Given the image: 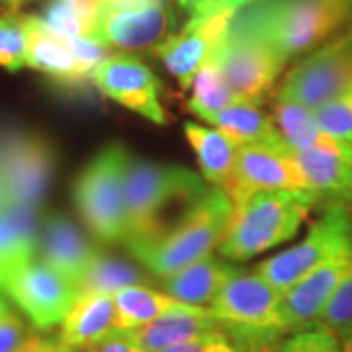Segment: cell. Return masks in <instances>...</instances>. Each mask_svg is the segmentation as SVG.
<instances>
[{
	"mask_svg": "<svg viewBox=\"0 0 352 352\" xmlns=\"http://www.w3.org/2000/svg\"><path fill=\"white\" fill-rule=\"evenodd\" d=\"M352 28V0H256L235 14L226 38L268 43L288 63Z\"/></svg>",
	"mask_w": 352,
	"mask_h": 352,
	"instance_id": "obj_1",
	"label": "cell"
},
{
	"mask_svg": "<svg viewBox=\"0 0 352 352\" xmlns=\"http://www.w3.org/2000/svg\"><path fill=\"white\" fill-rule=\"evenodd\" d=\"M233 204L223 188H210L184 214L147 239L129 241L127 251L153 276L168 278L212 254L226 233Z\"/></svg>",
	"mask_w": 352,
	"mask_h": 352,
	"instance_id": "obj_2",
	"label": "cell"
},
{
	"mask_svg": "<svg viewBox=\"0 0 352 352\" xmlns=\"http://www.w3.org/2000/svg\"><path fill=\"white\" fill-rule=\"evenodd\" d=\"M210 190L194 170L133 159L126 168L127 241L147 239L184 214Z\"/></svg>",
	"mask_w": 352,
	"mask_h": 352,
	"instance_id": "obj_3",
	"label": "cell"
},
{
	"mask_svg": "<svg viewBox=\"0 0 352 352\" xmlns=\"http://www.w3.org/2000/svg\"><path fill=\"white\" fill-rule=\"evenodd\" d=\"M319 201L311 190L261 192L233 208L219 254L233 263L249 261L298 235L305 217Z\"/></svg>",
	"mask_w": 352,
	"mask_h": 352,
	"instance_id": "obj_4",
	"label": "cell"
},
{
	"mask_svg": "<svg viewBox=\"0 0 352 352\" xmlns=\"http://www.w3.org/2000/svg\"><path fill=\"white\" fill-rule=\"evenodd\" d=\"M126 145L113 141L102 147L76 176L73 198L80 217L96 239L126 243V168L129 163Z\"/></svg>",
	"mask_w": 352,
	"mask_h": 352,
	"instance_id": "obj_5",
	"label": "cell"
},
{
	"mask_svg": "<svg viewBox=\"0 0 352 352\" xmlns=\"http://www.w3.org/2000/svg\"><path fill=\"white\" fill-rule=\"evenodd\" d=\"M340 252H352V204H327L307 235L254 268L278 294H286L305 274Z\"/></svg>",
	"mask_w": 352,
	"mask_h": 352,
	"instance_id": "obj_6",
	"label": "cell"
},
{
	"mask_svg": "<svg viewBox=\"0 0 352 352\" xmlns=\"http://www.w3.org/2000/svg\"><path fill=\"white\" fill-rule=\"evenodd\" d=\"M349 92H352V28L294 65L276 96L315 112Z\"/></svg>",
	"mask_w": 352,
	"mask_h": 352,
	"instance_id": "obj_7",
	"label": "cell"
},
{
	"mask_svg": "<svg viewBox=\"0 0 352 352\" xmlns=\"http://www.w3.org/2000/svg\"><path fill=\"white\" fill-rule=\"evenodd\" d=\"M55 173V151L41 135L10 131L0 135V175L8 208L36 214Z\"/></svg>",
	"mask_w": 352,
	"mask_h": 352,
	"instance_id": "obj_8",
	"label": "cell"
},
{
	"mask_svg": "<svg viewBox=\"0 0 352 352\" xmlns=\"http://www.w3.org/2000/svg\"><path fill=\"white\" fill-rule=\"evenodd\" d=\"M2 288L30 323L41 331L63 323L78 298L75 284L41 261H30L6 274Z\"/></svg>",
	"mask_w": 352,
	"mask_h": 352,
	"instance_id": "obj_9",
	"label": "cell"
},
{
	"mask_svg": "<svg viewBox=\"0 0 352 352\" xmlns=\"http://www.w3.org/2000/svg\"><path fill=\"white\" fill-rule=\"evenodd\" d=\"M214 59L237 102L261 104L274 88L286 61L268 43L254 38H226Z\"/></svg>",
	"mask_w": 352,
	"mask_h": 352,
	"instance_id": "obj_10",
	"label": "cell"
},
{
	"mask_svg": "<svg viewBox=\"0 0 352 352\" xmlns=\"http://www.w3.org/2000/svg\"><path fill=\"white\" fill-rule=\"evenodd\" d=\"M223 190L235 208L261 192L307 190V184L289 147L243 145Z\"/></svg>",
	"mask_w": 352,
	"mask_h": 352,
	"instance_id": "obj_11",
	"label": "cell"
},
{
	"mask_svg": "<svg viewBox=\"0 0 352 352\" xmlns=\"http://www.w3.org/2000/svg\"><path fill=\"white\" fill-rule=\"evenodd\" d=\"M92 80L104 96L127 110L151 120L153 124H166V113L161 104V82L151 67L138 57L126 53L110 55L94 71Z\"/></svg>",
	"mask_w": 352,
	"mask_h": 352,
	"instance_id": "obj_12",
	"label": "cell"
},
{
	"mask_svg": "<svg viewBox=\"0 0 352 352\" xmlns=\"http://www.w3.org/2000/svg\"><path fill=\"white\" fill-rule=\"evenodd\" d=\"M170 28L173 16L163 0L127 8L102 4L94 39L116 50H149L168 38Z\"/></svg>",
	"mask_w": 352,
	"mask_h": 352,
	"instance_id": "obj_13",
	"label": "cell"
},
{
	"mask_svg": "<svg viewBox=\"0 0 352 352\" xmlns=\"http://www.w3.org/2000/svg\"><path fill=\"white\" fill-rule=\"evenodd\" d=\"M351 270L352 252H340L305 274L286 294H282L278 307L282 331L298 333L314 327L331 296Z\"/></svg>",
	"mask_w": 352,
	"mask_h": 352,
	"instance_id": "obj_14",
	"label": "cell"
},
{
	"mask_svg": "<svg viewBox=\"0 0 352 352\" xmlns=\"http://www.w3.org/2000/svg\"><path fill=\"white\" fill-rule=\"evenodd\" d=\"M38 251L39 261L73 282L76 289L90 264L102 252L88 239L87 233H82V229L63 214L43 217L38 229Z\"/></svg>",
	"mask_w": 352,
	"mask_h": 352,
	"instance_id": "obj_15",
	"label": "cell"
},
{
	"mask_svg": "<svg viewBox=\"0 0 352 352\" xmlns=\"http://www.w3.org/2000/svg\"><path fill=\"white\" fill-rule=\"evenodd\" d=\"M307 190L327 204H352V145L329 135L309 151L294 153Z\"/></svg>",
	"mask_w": 352,
	"mask_h": 352,
	"instance_id": "obj_16",
	"label": "cell"
},
{
	"mask_svg": "<svg viewBox=\"0 0 352 352\" xmlns=\"http://www.w3.org/2000/svg\"><path fill=\"white\" fill-rule=\"evenodd\" d=\"M113 331H118L113 296L80 294L61 323L59 342L65 351L92 349Z\"/></svg>",
	"mask_w": 352,
	"mask_h": 352,
	"instance_id": "obj_17",
	"label": "cell"
},
{
	"mask_svg": "<svg viewBox=\"0 0 352 352\" xmlns=\"http://www.w3.org/2000/svg\"><path fill=\"white\" fill-rule=\"evenodd\" d=\"M217 331H221V325L210 307L192 305L188 309L164 315L129 333L145 352H161Z\"/></svg>",
	"mask_w": 352,
	"mask_h": 352,
	"instance_id": "obj_18",
	"label": "cell"
},
{
	"mask_svg": "<svg viewBox=\"0 0 352 352\" xmlns=\"http://www.w3.org/2000/svg\"><path fill=\"white\" fill-rule=\"evenodd\" d=\"M25 28H28V55H25L28 67L51 76L53 80L65 87L76 88L87 85L90 78L82 73L73 53L65 45L63 39L45 28L39 16H25Z\"/></svg>",
	"mask_w": 352,
	"mask_h": 352,
	"instance_id": "obj_19",
	"label": "cell"
},
{
	"mask_svg": "<svg viewBox=\"0 0 352 352\" xmlns=\"http://www.w3.org/2000/svg\"><path fill=\"white\" fill-rule=\"evenodd\" d=\"M239 272L237 266L223 263L215 258L214 254H208L173 276L163 278L161 286L164 294L173 296L176 300L188 305L204 307L206 303L210 305L214 302V298L221 292V288Z\"/></svg>",
	"mask_w": 352,
	"mask_h": 352,
	"instance_id": "obj_20",
	"label": "cell"
},
{
	"mask_svg": "<svg viewBox=\"0 0 352 352\" xmlns=\"http://www.w3.org/2000/svg\"><path fill=\"white\" fill-rule=\"evenodd\" d=\"M214 124L217 131L231 139L237 147L243 145H272V147H288L270 116L258 108V104L235 102L226 110L214 113L206 120Z\"/></svg>",
	"mask_w": 352,
	"mask_h": 352,
	"instance_id": "obj_21",
	"label": "cell"
},
{
	"mask_svg": "<svg viewBox=\"0 0 352 352\" xmlns=\"http://www.w3.org/2000/svg\"><path fill=\"white\" fill-rule=\"evenodd\" d=\"M153 53L163 61L166 71L175 76L178 85L186 90L192 87L198 71L215 53V45L204 38L200 30L186 22L178 34H170L157 47H153Z\"/></svg>",
	"mask_w": 352,
	"mask_h": 352,
	"instance_id": "obj_22",
	"label": "cell"
},
{
	"mask_svg": "<svg viewBox=\"0 0 352 352\" xmlns=\"http://www.w3.org/2000/svg\"><path fill=\"white\" fill-rule=\"evenodd\" d=\"M113 303L118 331H133L164 315L192 307L168 294L147 288L143 284L120 289L118 294H113Z\"/></svg>",
	"mask_w": 352,
	"mask_h": 352,
	"instance_id": "obj_23",
	"label": "cell"
},
{
	"mask_svg": "<svg viewBox=\"0 0 352 352\" xmlns=\"http://www.w3.org/2000/svg\"><path fill=\"white\" fill-rule=\"evenodd\" d=\"M184 133L196 153L201 175L217 188H226L233 173L239 147L221 131L194 122L184 124Z\"/></svg>",
	"mask_w": 352,
	"mask_h": 352,
	"instance_id": "obj_24",
	"label": "cell"
},
{
	"mask_svg": "<svg viewBox=\"0 0 352 352\" xmlns=\"http://www.w3.org/2000/svg\"><path fill=\"white\" fill-rule=\"evenodd\" d=\"M36 251V214L20 212L14 208L0 210V274L6 276L16 268L34 261Z\"/></svg>",
	"mask_w": 352,
	"mask_h": 352,
	"instance_id": "obj_25",
	"label": "cell"
},
{
	"mask_svg": "<svg viewBox=\"0 0 352 352\" xmlns=\"http://www.w3.org/2000/svg\"><path fill=\"white\" fill-rule=\"evenodd\" d=\"M100 10V0H50L39 20L59 38L94 39Z\"/></svg>",
	"mask_w": 352,
	"mask_h": 352,
	"instance_id": "obj_26",
	"label": "cell"
},
{
	"mask_svg": "<svg viewBox=\"0 0 352 352\" xmlns=\"http://www.w3.org/2000/svg\"><path fill=\"white\" fill-rule=\"evenodd\" d=\"M272 122L284 143L294 153L309 151L329 138L317 124L314 110L298 102L284 100L276 96L272 104Z\"/></svg>",
	"mask_w": 352,
	"mask_h": 352,
	"instance_id": "obj_27",
	"label": "cell"
},
{
	"mask_svg": "<svg viewBox=\"0 0 352 352\" xmlns=\"http://www.w3.org/2000/svg\"><path fill=\"white\" fill-rule=\"evenodd\" d=\"M147 280L145 272L135 264L127 263L124 258H118L112 254L100 252L96 261L90 264L88 272L78 284L80 294H106L113 296L120 289L129 286H139Z\"/></svg>",
	"mask_w": 352,
	"mask_h": 352,
	"instance_id": "obj_28",
	"label": "cell"
},
{
	"mask_svg": "<svg viewBox=\"0 0 352 352\" xmlns=\"http://www.w3.org/2000/svg\"><path fill=\"white\" fill-rule=\"evenodd\" d=\"M190 88V110L200 116L201 120H208L210 116L221 112L227 106L237 102L214 59H208V63L194 76Z\"/></svg>",
	"mask_w": 352,
	"mask_h": 352,
	"instance_id": "obj_29",
	"label": "cell"
},
{
	"mask_svg": "<svg viewBox=\"0 0 352 352\" xmlns=\"http://www.w3.org/2000/svg\"><path fill=\"white\" fill-rule=\"evenodd\" d=\"M28 55V28L24 14L10 10L0 16V67L20 71Z\"/></svg>",
	"mask_w": 352,
	"mask_h": 352,
	"instance_id": "obj_30",
	"label": "cell"
},
{
	"mask_svg": "<svg viewBox=\"0 0 352 352\" xmlns=\"http://www.w3.org/2000/svg\"><path fill=\"white\" fill-rule=\"evenodd\" d=\"M352 327V270L335 289L331 300L321 311L317 323L311 329H325L333 335H342Z\"/></svg>",
	"mask_w": 352,
	"mask_h": 352,
	"instance_id": "obj_31",
	"label": "cell"
},
{
	"mask_svg": "<svg viewBox=\"0 0 352 352\" xmlns=\"http://www.w3.org/2000/svg\"><path fill=\"white\" fill-rule=\"evenodd\" d=\"M315 118L327 135L352 145V92L315 110Z\"/></svg>",
	"mask_w": 352,
	"mask_h": 352,
	"instance_id": "obj_32",
	"label": "cell"
},
{
	"mask_svg": "<svg viewBox=\"0 0 352 352\" xmlns=\"http://www.w3.org/2000/svg\"><path fill=\"white\" fill-rule=\"evenodd\" d=\"M274 352H340L337 335L325 329H305L289 335Z\"/></svg>",
	"mask_w": 352,
	"mask_h": 352,
	"instance_id": "obj_33",
	"label": "cell"
},
{
	"mask_svg": "<svg viewBox=\"0 0 352 352\" xmlns=\"http://www.w3.org/2000/svg\"><path fill=\"white\" fill-rule=\"evenodd\" d=\"M63 43L69 47V51L73 53V57L76 59L78 67L82 69V73L92 78L94 71L100 67L112 53L110 47H106L104 43L90 38H61Z\"/></svg>",
	"mask_w": 352,
	"mask_h": 352,
	"instance_id": "obj_34",
	"label": "cell"
},
{
	"mask_svg": "<svg viewBox=\"0 0 352 352\" xmlns=\"http://www.w3.org/2000/svg\"><path fill=\"white\" fill-rule=\"evenodd\" d=\"M30 337L24 319L10 307L0 315V352H18Z\"/></svg>",
	"mask_w": 352,
	"mask_h": 352,
	"instance_id": "obj_35",
	"label": "cell"
},
{
	"mask_svg": "<svg viewBox=\"0 0 352 352\" xmlns=\"http://www.w3.org/2000/svg\"><path fill=\"white\" fill-rule=\"evenodd\" d=\"M161 352H239L233 342L227 339V335L223 331H217V333H212V335H206V337H200V339L190 340V342H184V344H178V346H173V349H166V351Z\"/></svg>",
	"mask_w": 352,
	"mask_h": 352,
	"instance_id": "obj_36",
	"label": "cell"
},
{
	"mask_svg": "<svg viewBox=\"0 0 352 352\" xmlns=\"http://www.w3.org/2000/svg\"><path fill=\"white\" fill-rule=\"evenodd\" d=\"M94 352H145L129 331H113L110 337L92 346Z\"/></svg>",
	"mask_w": 352,
	"mask_h": 352,
	"instance_id": "obj_37",
	"label": "cell"
},
{
	"mask_svg": "<svg viewBox=\"0 0 352 352\" xmlns=\"http://www.w3.org/2000/svg\"><path fill=\"white\" fill-rule=\"evenodd\" d=\"M18 352H67L61 346L59 339H50V337H30L25 344Z\"/></svg>",
	"mask_w": 352,
	"mask_h": 352,
	"instance_id": "obj_38",
	"label": "cell"
},
{
	"mask_svg": "<svg viewBox=\"0 0 352 352\" xmlns=\"http://www.w3.org/2000/svg\"><path fill=\"white\" fill-rule=\"evenodd\" d=\"M252 2H256V0H194L188 12L190 16H192V14L204 12V10H208V8L221 6V4H233V6H239V8H243V6L252 4Z\"/></svg>",
	"mask_w": 352,
	"mask_h": 352,
	"instance_id": "obj_39",
	"label": "cell"
},
{
	"mask_svg": "<svg viewBox=\"0 0 352 352\" xmlns=\"http://www.w3.org/2000/svg\"><path fill=\"white\" fill-rule=\"evenodd\" d=\"M340 352H352V327L349 331H344L342 335H339Z\"/></svg>",
	"mask_w": 352,
	"mask_h": 352,
	"instance_id": "obj_40",
	"label": "cell"
},
{
	"mask_svg": "<svg viewBox=\"0 0 352 352\" xmlns=\"http://www.w3.org/2000/svg\"><path fill=\"white\" fill-rule=\"evenodd\" d=\"M8 208V194H6V186H4V180L0 175V210Z\"/></svg>",
	"mask_w": 352,
	"mask_h": 352,
	"instance_id": "obj_41",
	"label": "cell"
},
{
	"mask_svg": "<svg viewBox=\"0 0 352 352\" xmlns=\"http://www.w3.org/2000/svg\"><path fill=\"white\" fill-rule=\"evenodd\" d=\"M24 2H28V0H0V4H6V6H10L12 10H16L18 6H22Z\"/></svg>",
	"mask_w": 352,
	"mask_h": 352,
	"instance_id": "obj_42",
	"label": "cell"
},
{
	"mask_svg": "<svg viewBox=\"0 0 352 352\" xmlns=\"http://www.w3.org/2000/svg\"><path fill=\"white\" fill-rule=\"evenodd\" d=\"M192 2H194V0H178V4H180V6H182L184 10H190Z\"/></svg>",
	"mask_w": 352,
	"mask_h": 352,
	"instance_id": "obj_43",
	"label": "cell"
},
{
	"mask_svg": "<svg viewBox=\"0 0 352 352\" xmlns=\"http://www.w3.org/2000/svg\"><path fill=\"white\" fill-rule=\"evenodd\" d=\"M6 309H8V305H6V302H4V300H2V298H0V315L4 314V311H6Z\"/></svg>",
	"mask_w": 352,
	"mask_h": 352,
	"instance_id": "obj_44",
	"label": "cell"
},
{
	"mask_svg": "<svg viewBox=\"0 0 352 352\" xmlns=\"http://www.w3.org/2000/svg\"><path fill=\"white\" fill-rule=\"evenodd\" d=\"M67 352H94L92 349H80V351H67Z\"/></svg>",
	"mask_w": 352,
	"mask_h": 352,
	"instance_id": "obj_45",
	"label": "cell"
},
{
	"mask_svg": "<svg viewBox=\"0 0 352 352\" xmlns=\"http://www.w3.org/2000/svg\"><path fill=\"white\" fill-rule=\"evenodd\" d=\"M102 4H112V2H116V0H100Z\"/></svg>",
	"mask_w": 352,
	"mask_h": 352,
	"instance_id": "obj_46",
	"label": "cell"
},
{
	"mask_svg": "<svg viewBox=\"0 0 352 352\" xmlns=\"http://www.w3.org/2000/svg\"><path fill=\"white\" fill-rule=\"evenodd\" d=\"M2 282H4V276L0 274V288H2Z\"/></svg>",
	"mask_w": 352,
	"mask_h": 352,
	"instance_id": "obj_47",
	"label": "cell"
}]
</instances>
